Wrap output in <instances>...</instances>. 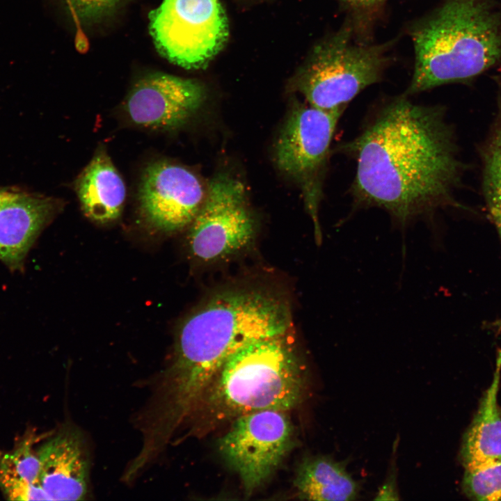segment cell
<instances>
[{"label": "cell", "mask_w": 501, "mask_h": 501, "mask_svg": "<svg viewBox=\"0 0 501 501\" xmlns=\"http://www.w3.org/2000/svg\"><path fill=\"white\" fill-rule=\"evenodd\" d=\"M286 334L255 342L232 356L205 390L184 436L243 415L297 406L305 393L306 372Z\"/></svg>", "instance_id": "obj_3"}, {"label": "cell", "mask_w": 501, "mask_h": 501, "mask_svg": "<svg viewBox=\"0 0 501 501\" xmlns=\"http://www.w3.org/2000/svg\"><path fill=\"white\" fill-rule=\"evenodd\" d=\"M461 484L463 493L472 500H501V458L465 469Z\"/></svg>", "instance_id": "obj_19"}, {"label": "cell", "mask_w": 501, "mask_h": 501, "mask_svg": "<svg viewBox=\"0 0 501 501\" xmlns=\"http://www.w3.org/2000/svg\"><path fill=\"white\" fill-rule=\"evenodd\" d=\"M294 436L285 411H260L235 418L219 439L218 450L249 495L277 470L293 445Z\"/></svg>", "instance_id": "obj_7"}, {"label": "cell", "mask_w": 501, "mask_h": 501, "mask_svg": "<svg viewBox=\"0 0 501 501\" xmlns=\"http://www.w3.org/2000/svg\"><path fill=\"white\" fill-rule=\"evenodd\" d=\"M255 233L244 185L229 175L218 174L209 182L203 202L190 224L191 253L205 263L223 260L249 246Z\"/></svg>", "instance_id": "obj_8"}, {"label": "cell", "mask_w": 501, "mask_h": 501, "mask_svg": "<svg viewBox=\"0 0 501 501\" xmlns=\"http://www.w3.org/2000/svg\"><path fill=\"white\" fill-rule=\"evenodd\" d=\"M61 200L0 189V260L13 269L22 262L42 230L61 209Z\"/></svg>", "instance_id": "obj_13"}, {"label": "cell", "mask_w": 501, "mask_h": 501, "mask_svg": "<svg viewBox=\"0 0 501 501\" xmlns=\"http://www.w3.org/2000/svg\"><path fill=\"white\" fill-rule=\"evenodd\" d=\"M411 33L415 60L406 96L470 79L501 58V21L484 0H448Z\"/></svg>", "instance_id": "obj_4"}, {"label": "cell", "mask_w": 501, "mask_h": 501, "mask_svg": "<svg viewBox=\"0 0 501 501\" xmlns=\"http://www.w3.org/2000/svg\"><path fill=\"white\" fill-rule=\"evenodd\" d=\"M150 29L161 53L187 69L205 66L228 33L218 0H162L150 13Z\"/></svg>", "instance_id": "obj_6"}, {"label": "cell", "mask_w": 501, "mask_h": 501, "mask_svg": "<svg viewBox=\"0 0 501 501\" xmlns=\"http://www.w3.org/2000/svg\"><path fill=\"white\" fill-rule=\"evenodd\" d=\"M483 191L486 206L501 240V99L490 132L482 145Z\"/></svg>", "instance_id": "obj_18"}, {"label": "cell", "mask_w": 501, "mask_h": 501, "mask_svg": "<svg viewBox=\"0 0 501 501\" xmlns=\"http://www.w3.org/2000/svg\"><path fill=\"white\" fill-rule=\"evenodd\" d=\"M289 307L256 288L216 293L180 326L170 363L158 374L143 415L156 431L175 435L188 424L205 390L225 363L242 348L286 334Z\"/></svg>", "instance_id": "obj_2"}, {"label": "cell", "mask_w": 501, "mask_h": 501, "mask_svg": "<svg viewBox=\"0 0 501 501\" xmlns=\"http://www.w3.org/2000/svg\"><path fill=\"white\" fill-rule=\"evenodd\" d=\"M339 151L356 164L351 186L356 206L382 209L400 226L458 206L454 193L463 165L440 106L397 97Z\"/></svg>", "instance_id": "obj_1"}, {"label": "cell", "mask_w": 501, "mask_h": 501, "mask_svg": "<svg viewBox=\"0 0 501 501\" xmlns=\"http://www.w3.org/2000/svg\"><path fill=\"white\" fill-rule=\"evenodd\" d=\"M388 46L356 38L351 26L340 28L312 51L299 77L301 94L310 106L345 111L356 96L381 79Z\"/></svg>", "instance_id": "obj_5"}, {"label": "cell", "mask_w": 501, "mask_h": 501, "mask_svg": "<svg viewBox=\"0 0 501 501\" xmlns=\"http://www.w3.org/2000/svg\"><path fill=\"white\" fill-rule=\"evenodd\" d=\"M397 492L395 472L389 475L388 478L384 482L379 491L375 500H399Z\"/></svg>", "instance_id": "obj_21"}, {"label": "cell", "mask_w": 501, "mask_h": 501, "mask_svg": "<svg viewBox=\"0 0 501 501\" xmlns=\"http://www.w3.org/2000/svg\"><path fill=\"white\" fill-rule=\"evenodd\" d=\"M79 22L90 23L110 14L122 0H63Z\"/></svg>", "instance_id": "obj_20"}, {"label": "cell", "mask_w": 501, "mask_h": 501, "mask_svg": "<svg viewBox=\"0 0 501 501\" xmlns=\"http://www.w3.org/2000/svg\"><path fill=\"white\" fill-rule=\"evenodd\" d=\"M344 110L326 111L295 106L276 144V161L285 174L295 177L308 193L315 229H319L317 204L331 141Z\"/></svg>", "instance_id": "obj_9"}, {"label": "cell", "mask_w": 501, "mask_h": 501, "mask_svg": "<svg viewBox=\"0 0 501 501\" xmlns=\"http://www.w3.org/2000/svg\"><path fill=\"white\" fill-rule=\"evenodd\" d=\"M205 196L202 184L192 171L176 164L157 161L143 172L138 200L149 225L171 232L192 223Z\"/></svg>", "instance_id": "obj_10"}, {"label": "cell", "mask_w": 501, "mask_h": 501, "mask_svg": "<svg viewBox=\"0 0 501 501\" xmlns=\"http://www.w3.org/2000/svg\"><path fill=\"white\" fill-rule=\"evenodd\" d=\"M36 440L34 434L26 435L11 452L0 453V489L8 500H50L39 483Z\"/></svg>", "instance_id": "obj_17"}, {"label": "cell", "mask_w": 501, "mask_h": 501, "mask_svg": "<svg viewBox=\"0 0 501 501\" xmlns=\"http://www.w3.org/2000/svg\"><path fill=\"white\" fill-rule=\"evenodd\" d=\"M294 485L299 498L308 500H354L360 492V484L347 470V461L324 455L305 457Z\"/></svg>", "instance_id": "obj_16"}, {"label": "cell", "mask_w": 501, "mask_h": 501, "mask_svg": "<svg viewBox=\"0 0 501 501\" xmlns=\"http://www.w3.org/2000/svg\"><path fill=\"white\" fill-rule=\"evenodd\" d=\"M205 97L202 85L196 80L153 73L134 85L124 111L136 125L171 129L186 122L200 109Z\"/></svg>", "instance_id": "obj_11"}, {"label": "cell", "mask_w": 501, "mask_h": 501, "mask_svg": "<svg viewBox=\"0 0 501 501\" xmlns=\"http://www.w3.org/2000/svg\"><path fill=\"white\" fill-rule=\"evenodd\" d=\"M500 376V351L491 385L480 399L477 411L463 436L459 459L465 469L501 458V408L498 404Z\"/></svg>", "instance_id": "obj_15"}, {"label": "cell", "mask_w": 501, "mask_h": 501, "mask_svg": "<svg viewBox=\"0 0 501 501\" xmlns=\"http://www.w3.org/2000/svg\"><path fill=\"white\" fill-rule=\"evenodd\" d=\"M39 483L50 500H81L87 495L90 461L84 435L65 423L36 450Z\"/></svg>", "instance_id": "obj_12"}, {"label": "cell", "mask_w": 501, "mask_h": 501, "mask_svg": "<svg viewBox=\"0 0 501 501\" xmlns=\"http://www.w3.org/2000/svg\"><path fill=\"white\" fill-rule=\"evenodd\" d=\"M340 2L356 8H367L377 6L385 0H338Z\"/></svg>", "instance_id": "obj_22"}, {"label": "cell", "mask_w": 501, "mask_h": 501, "mask_svg": "<svg viewBox=\"0 0 501 501\" xmlns=\"http://www.w3.org/2000/svg\"><path fill=\"white\" fill-rule=\"evenodd\" d=\"M84 214L106 223L120 216L126 197L125 182L104 148L100 147L75 182Z\"/></svg>", "instance_id": "obj_14"}]
</instances>
